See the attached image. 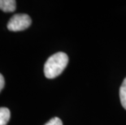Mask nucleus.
<instances>
[{
    "mask_svg": "<svg viewBox=\"0 0 126 125\" xmlns=\"http://www.w3.org/2000/svg\"><path fill=\"white\" fill-rule=\"evenodd\" d=\"M68 63V57L65 53L58 52L51 55L44 65V74L48 79H54L60 76Z\"/></svg>",
    "mask_w": 126,
    "mask_h": 125,
    "instance_id": "1",
    "label": "nucleus"
},
{
    "mask_svg": "<svg viewBox=\"0 0 126 125\" xmlns=\"http://www.w3.org/2000/svg\"><path fill=\"white\" fill-rule=\"evenodd\" d=\"M32 24L30 16L27 14H16L12 15L7 23V28L12 32L23 31L28 28Z\"/></svg>",
    "mask_w": 126,
    "mask_h": 125,
    "instance_id": "2",
    "label": "nucleus"
},
{
    "mask_svg": "<svg viewBox=\"0 0 126 125\" xmlns=\"http://www.w3.org/2000/svg\"><path fill=\"white\" fill-rule=\"evenodd\" d=\"M16 8V2L14 0H0V9L4 12H13Z\"/></svg>",
    "mask_w": 126,
    "mask_h": 125,
    "instance_id": "3",
    "label": "nucleus"
},
{
    "mask_svg": "<svg viewBox=\"0 0 126 125\" xmlns=\"http://www.w3.org/2000/svg\"><path fill=\"white\" fill-rule=\"evenodd\" d=\"M11 117L10 110L7 107H0V125H7Z\"/></svg>",
    "mask_w": 126,
    "mask_h": 125,
    "instance_id": "4",
    "label": "nucleus"
},
{
    "mask_svg": "<svg viewBox=\"0 0 126 125\" xmlns=\"http://www.w3.org/2000/svg\"><path fill=\"white\" fill-rule=\"evenodd\" d=\"M120 98L122 106L126 110V78L120 88Z\"/></svg>",
    "mask_w": 126,
    "mask_h": 125,
    "instance_id": "5",
    "label": "nucleus"
},
{
    "mask_svg": "<svg viewBox=\"0 0 126 125\" xmlns=\"http://www.w3.org/2000/svg\"><path fill=\"white\" fill-rule=\"evenodd\" d=\"M44 125H63L62 120L58 118V117H54L51 119H50L47 124Z\"/></svg>",
    "mask_w": 126,
    "mask_h": 125,
    "instance_id": "6",
    "label": "nucleus"
},
{
    "mask_svg": "<svg viewBox=\"0 0 126 125\" xmlns=\"http://www.w3.org/2000/svg\"><path fill=\"white\" fill-rule=\"evenodd\" d=\"M5 85V80H4V77L2 76V75L0 73V92L2 91V89L4 88Z\"/></svg>",
    "mask_w": 126,
    "mask_h": 125,
    "instance_id": "7",
    "label": "nucleus"
}]
</instances>
